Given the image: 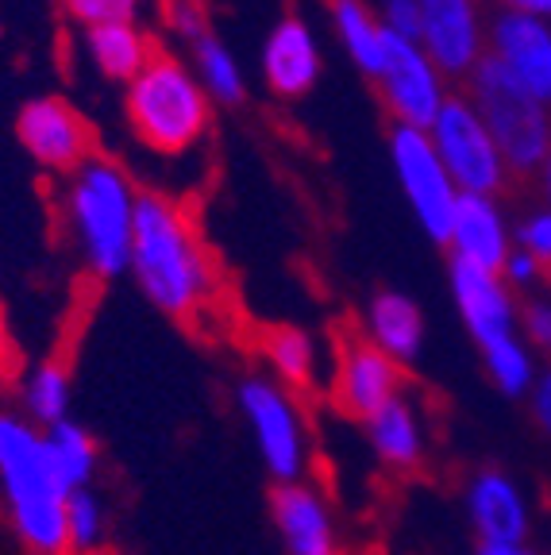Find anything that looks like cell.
Wrapping results in <instances>:
<instances>
[{
    "mask_svg": "<svg viewBox=\"0 0 551 555\" xmlns=\"http://www.w3.org/2000/svg\"><path fill=\"white\" fill-rule=\"evenodd\" d=\"M362 336L371 339L374 347H382L389 359L409 366L424 356L428 321H424V309L409 294L379 289V294H371L367 309H362Z\"/></svg>",
    "mask_w": 551,
    "mask_h": 555,
    "instance_id": "obj_19",
    "label": "cell"
},
{
    "mask_svg": "<svg viewBox=\"0 0 551 555\" xmlns=\"http://www.w3.org/2000/svg\"><path fill=\"white\" fill-rule=\"evenodd\" d=\"M208 0H166V9H201L205 12Z\"/></svg>",
    "mask_w": 551,
    "mask_h": 555,
    "instance_id": "obj_39",
    "label": "cell"
},
{
    "mask_svg": "<svg viewBox=\"0 0 551 555\" xmlns=\"http://www.w3.org/2000/svg\"><path fill=\"white\" fill-rule=\"evenodd\" d=\"M128 278L170 321H193L220 286L216 262L185 205L166 193H139Z\"/></svg>",
    "mask_w": 551,
    "mask_h": 555,
    "instance_id": "obj_1",
    "label": "cell"
},
{
    "mask_svg": "<svg viewBox=\"0 0 551 555\" xmlns=\"http://www.w3.org/2000/svg\"><path fill=\"white\" fill-rule=\"evenodd\" d=\"M104 502L93 486H81V490H69L66 498V537L69 552H93L104 540Z\"/></svg>",
    "mask_w": 551,
    "mask_h": 555,
    "instance_id": "obj_28",
    "label": "cell"
},
{
    "mask_svg": "<svg viewBox=\"0 0 551 555\" xmlns=\"http://www.w3.org/2000/svg\"><path fill=\"white\" fill-rule=\"evenodd\" d=\"M444 247H448L451 262H466V267L501 274V267H505L509 251L517 247V240H513V224H509L498 197L459 193L456 217H451V232Z\"/></svg>",
    "mask_w": 551,
    "mask_h": 555,
    "instance_id": "obj_17",
    "label": "cell"
},
{
    "mask_svg": "<svg viewBox=\"0 0 551 555\" xmlns=\"http://www.w3.org/2000/svg\"><path fill=\"white\" fill-rule=\"evenodd\" d=\"M501 278H505L517 294H533L543 278H548V270H543L540 262L525 251V247H513V251H509V259H505V267H501Z\"/></svg>",
    "mask_w": 551,
    "mask_h": 555,
    "instance_id": "obj_33",
    "label": "cell"
},
{
    "mask_svg": "<svg viewBox=\"0 0 551 555\" xmlns=\"http://www.w3.org/2000/svg\"><path fill=\"white\" fill-rule=\"evenodd\" d=\"M463 509L478 544H528L533 505L525 486L501 467H478L463 486Z\"/></svg>",
    "mask_w": 551,
    "mask_h": 555,
    "instance_id": "obj_14",
    "label": "cell"
},
{
    "mask_svg": "<svg viewBox=\"0 0 551 555\" xmlns=\"http://www.w3.org/2000/svg\"><path fill=\"white\" fill-rule=\"evenodd\" d=\"M513 240L517 247H525L543 270H551V208L548 205H536L528 208L521 224L513 228Z\"/></svg>",
    "mask_w": 551,
    "mask_h": 555,
    "instance_id": "obj_30",
    "label": "cell"
},
{
    "mask_svg": "<svg viewBox=\"0 0 551 555\" xmlns=\"http://www.w3.org/2000/svg\"><path fill=\"white\" fill-rule=\"evenodd\" d=\"M536 178H540V197H543V205L551 208V155L543 158V166H540V173H536Z\"/></svg>",
    "mask_w": 551,
    "mask_h": 555,
    "instance_id": "obj_37",
    "label": "cell"
},
{
    "mask_svg": "<svg viewBox=\"0 0 551 555\" xmlns=\"http://www.w3.org/2000/svg\"><path fill=\"white\" fill-rule=\"evenodd\" d=\"M521 336L551 363V294H528L521 301Z\"/></svg>",
    "mask_w": 551,
    "mask_h": 555,
    "instance_id": "obj_31",
    "label": "cell"
},
{
    "mask_svg": "<svg viewBox=\"0 0 551 555\" xmlns=\"http://www.w3.org/2000/svg\"><path fill=\"white\" fill-rule=\"evenodd\" d=\"M270 520L285 555H339L336 513L312 482H285L270 494Z\"/></svg>",
    "mask_w": 551,
    "mask_h": 555,
    "instance_id": "obj_18",
    "label": "cell"
},
{
    "mask_svg": "<svg viewBox=\"0 0 551 555\" xmlns=\"http://www.w3.org/2000/svg\"><path fill=\"white\" fill-rule=\"evenodd\" d=\"M9 356V321H4V309H0V363Z\"/></svg>",
    "mask_w": 551,
    "mask_h": 555,
    "instance_id": "obj_38",
    "label": "cell"
},
{
    "mask_svg": "<svg viewBox=\"0 0 551 555\" xmlns=\"http://www.w3.org/2000/svg\"><path fill=\"white\" fill-rule=\"evenodd\" d=\"M448 286H451V305H456L474 351H486V347L501 344V339L521 336L517 289L509 286L501 274L466 267V262H451Z\"/></svg>",
    "mask_w": 551,
    "mask_h": 555,
    "instance_id": "obj_13",
    "label": "cell"
},
{
    "mask_svg": "<svg viewBox=\"0 0 551 555\" xmlns=\"http://www.w3.org/2000/svg\"><path fill=\"white\" fill-rule=\"evenodd\" d=\"M474 555H536V552H528V544H478Z\"/></svg>",
    "mask_w": 551,
    "mask_h": 555,
    "instance_id": "obj_36",
    "label": "cell"
},
{
    "mask_svg": "<svg viewBox=\"0 0 551 555\" xmlns=\"http://www.w3.org/2000/svg\"><path fill=\"white\" fill-rule=\"evenodd\" d=\"M69 24L101 27V24H139L143 16V0H59Z\"/></svg>",
    "mask_w": 551,
    "mask_h": 555,
    "instance_id": "obj_29",
    "label": "cell"
},
{
    "mask_svg": "<svg viewBox=\"0 0 551 555\" xmlns=\"http://www.w3.org/2000/svg\"><path fill=\"white\" fill-rule=\"evenodd\" d=\"M374 86H379V96L386 104L389 120L401 124V128H421V131L432 128L444 101L451 96L448 78L428 59V51L417 39H401L394 31H386V62H382Z\"/></svg>",
    "mask_w": 551,
    "mask_h": 555,
    "instance_id": "obj_9",
    "label": "cell"
},
{
    "mask_svg": "<svg viewBox=\"0 0 551 555\" xmlns=\"http://www.w3.org/2000/svg\"><path fill=\"white\" fill-rule=\"evenodd\" d=\"M213 96L193 74L190 59L158 47L155 59L124 86V120L139 147L178 158L201 147L213 131Z\"/></svg>",
    "mask_w": 551,
    "mask_h": 555,
    "instance_id": "obj_4",
    "label": "cell"
},
{
    "mask_svg": "<svg viewBox=\"0 0 551 555\" xmlns=\"http://www.w3.org/2000/svg\"><path fill=\"white\" fill-rule=\"evenodd\" d=\"M505 12H525V16H540L551 20V0H501Z\"/></svg>",
    "mask_w": 551,
    "mask_h": 555,
    "instance_id": "obj_35",
    "label": "cell"
},
{
    "mask_svg": "<svg viewBox=\"0 0 551 555\" xmlns=\"http://www.w3.org/2000/svg\"><path fill=\"white\" fill-rule=\"evenodd\" d=\"M386 147H389V166H394L397 190L406 197L417 228H421L436 247H444L451 232V217H456V205H459V185L451 182L448 166H444V158L432 147L428 131L394 124Z\"/></svg>",
    "mask_w": 551,
    "mask_h": 555,
    "instance_id": "obj_7",
    "label": "cell"
},
{
    "mask_svg": "<svg viewBox=\"0 0 551 555\" xmlns=\"http://www.w3.org/2000/svg\"><path fill=\"white\" fill-rule=\"evenodd\" d=\"M328 20H332V31H336L347 62L362 78H379L382 62H386V27L371 0H332Z\"/></svg>",
    "mask_w": 551,
    "mask_h": 555,
    "instance_id": "obj_22",
    "label": "cell"
},
{
    "mask_svg": "<svg viewBox=\"0 0 551 555\" xmlns=\"http://www.w3.org/2000/svg\"><path fill=\"white\" fill-rule=\"evenodd\" d=\"M525 401H528V416H533V425L551 440V363L540 366V374H536L533 390H528Z\"/></svg>",
    "mask_w": 551,
    "mask_h": 555,
    "instance_id": "obj_34",
    "label": "cell"
},
{
    "mask_svg": "<svg viewBox=\"0 0 551 555\" xmlns=\"http://www.w3.org/2000/svg\"><path fill=\"white\" fill-rule=\"evenodd\" d=\"M235 405L270 482H302L312 460V436L297 393L285 390L274 374H243L235 386Z\"/></svg>",
    "mask_w": 551,
    "mask_h": 555,
    "instance_id": "obj_6",
    "label": "cell"
},
{
    "mask_svg": "<svg viewBox=\"0 0 551 555\" xmlns=\"http://www.w3.org/2000/svg\"><path fill=\"white\" fill-rule=\"evenodd\" d=\"M20 405L31 425L51 428L69 416V371L59 359H43L20 382Z\"/></svg>",
    "mask_w": 551,
    "mask_h": 555,
    "instance_id": "obj_25",
    "label": "cell"
},
{
    "mask_svg": "<svg viewBox=\"0 0 551 555\" xmlns=\"http://www.w3.org/2000/svg\"><path fill=\"white\" fill-rule=\"evenodd\" d=\"M47 451H51L54 467H59L62 482L69 490H81V486H93L97 478V463H101V451H97L93 433L78 425V421H59V425L43 428Z\"/></svg>",
    "mask_w": 551,
    "mask_h": 555,
    "instance_id": "obj_26",
    "label": "cell"
},
{
    "mask_svg": "<svg viewBox=\"0 0 551 555\" xmlns=\"http://www.w3.org/2000/svg\"><path fill=\"white\" fill-rule=\"evenodd\" d=\"M69 555H113V552H104V547H93V552H69Z\"/></svg>",
    "mask_w": 551,
    "mask_h": 555,
    "instance_id": "obj_40",
    "label": "cell"
},
{
    "mask_svg": "<svg viewBox=\"0 0 551 555\" xmlns=\"http://www.w3.org/2000/svg\"><path fill=\"white\" fill-rule=\"evenodd\" d=\"M262 356L267 366L285 390L302 393L317 386L320 371V347L317 339L305 328H293V324H274V328L262 332Z\"/></svg>",
    "mask_w": 551,
    "mask_h": 555,
    "instance_id": "obj_24",
    "label": "cell"
},
{
    "mask_svg": "<svg viewBox=\"0 0 551 555\" xmlns=\"http://www.w3.org/2000/svg\"><path fill=\"white\" fill-rule=\"evenodd\" d=\"M66 498L69 486L47 451L43 428L24 413H0V505L31 555H69Z\"/></svg>",
    "mask_w": 551,
    "mask_h": 555,
    "instance_id": "obj_2",
    "label": "cell"
},
{
    "mask_svg": "<svg viewBox=\"0 0 551 555\" xmlns=\"http://www.w3.org/2000/svg\"><path fill=\"white\" fill-rule=\"evenodd\" d=\"M382 27L401 39H421V0H379L374 4Z\"/></svg>",
    "mask_w": 551,
    "mask_h": 555,
    "instance_id": "obj_32",
    "label": "cell"
},
{
    "mask_svg": "<svg viewBox=\"0 0 551 555\" xmlns=\"http://www.w3.org/2000/svg\"><path fill=\"white\" fill-rule=\"evenodd\" d=\"M259 69L278 101H305L324 74V51H320V39L309 20L297 12L274 20L262 39Z\"/></svg>",
    "mask_w": 551,
    "mask_h": 555,
    "instance_id": "obj_15",
    "label": "cell"
},
{
    "mask_svg": "<svg viewBox=\"0 0 551 555\" xmlns=\"http://www.w3.org/2000/svg\"><path fill=\"white\" fill-rule=\"evenodd\" d=\"M490 54L536 101L551 104V20L501 9L490 24Z\"/></svg>",
    "mask_w": 551,
    "mask_h": 555,
    "instance_id": "obj_16",
    "label": "cell"
},
{
    "mask_svg": "<svg viewBox=\"0 0 551 555\" xmlns=\"http://www.w3.org/2000/svg\"><path fill=\"white\" fill-rule=\"evenodd\" d=\"M81 35H86V54L93 69L116 86H128L158 51V43L143 31V24H101L86 27Z\"/></svg>",
    "mask_w": 551,
    "mask_h": 555,
    "instance_id": "obj_21",
    "label": "cell"
},
{
    "mask_svg": "<svg viewBox=\"0 0 551 555\" xmlns=\"http://www.w3.org/2000/svg\"><path fill=\"white\" fill-rule=\"evenodd\" d=\"M401 393H406V366L397 359H389L367 336H351L339 344L332 382H328V401L339 416L362 425Z\"/></svg>",
    "mask_w": 551,
    "mask_h": 555,
    "instance_id": "obj_11",
    "label": "cell"
},
{
    "mask_svg": "<svg viewBox=\"0 0 551 555\" xmlns=\"http://www.w3.org/2000/svg\"><path fill=\"white\" fill-rule=\"evenodd\" d=\"M483 359V371L490 378V386L501 393V398H513V401H525L528 390H533L536 374H540V363H536V351L528 347L525 336H513V339H501V344L486 347L478 351Z\"/></svg>",
    "mask_w": 551,
    "mask_h": 555,
    "instance_id": "obj_27",
    "label": "cell"
},
{
    "mask_svg": "<svg viewBox=\"0 0 551 555\" xmlns=\"http://www.w3.org/2000/svg\"><path fill=\"white\" fill-rule=\"evenodd\" d=\"M428 139L436 155L448 166L451 182L459 185V193H486V197H501V190L509 185V166L501 158L498 143H494L490 128L478 116L474 101L466 93H451L439 108V116L432 120Z\"/></svg>",
    "mask_w": 551,
    "mask_h": 555,
    "instance_id": "obj_8",
    "label": "cell"
},
{
    "mask_svg": "<svg viewBox=\"0 0 551 555\" xmlns=\"http://www.w3.org/2000/svg\"><path fill=\"white\" fill-rule=\"evenodd\" d=\"M448 81H466L490 54V27L478 0H421V39Z\"/></svg>",
    "mask_w": 551,
    "mask_h": 555,
    "instance_id": "obj_12",
    "label": "cell"
},
{
    "mask_svg": "<svg viewBox=\"0 0 551 555\" xmlns=\"http://www.w3.org/2000/svg\"><path fill=\"white\" fill-rule=\"evenodd\" d=\"M185 43H190L193 74H197V81L205 86V93L213 96V104L235 108V104L247 101V78H243L240 59H235V51L213 31V27L197 31L193 39H185Z\"/></svg>",
    "mask_w": 551,
    "mask_h": 555,
    "instance_id": "obj_23",
    "label": "cell"
},
{
    "mask_svg": "<svg viewBox=\"0 0 551 555\" xmlns=\"http://www.w3.org/2000/svg\"><path fill=\"white\" fill-rule=\"evenodd\" d=\"M362 433L367 443L379 455L382 467L389 470H417L424 463V451H428V428H424V416L413 401L401 393V398L386 401L374 416L362 421Z\"/></svg>",
    "mask_w": 551,
    "mask_h": 555,
    "instance_id": "obj_20",
    "label": "cell"
},
{
    "mask_svg": "<svg viewBox=\"0 0 551 555\" xmlns=\"http://www.w3.org/2000/svg\"><path fill=\"white\" fill-rule=\"evenodd\" d=\"M16 139L39 170L54 178L86 166L93 158V128L66 96H31L16 113Z\"/></svg>",
    "mask_w": 551,
    "mask_h": 555,
    "instance_id": "obj_10",
    "label": "cell"
},
{
    "mask_svg": "<svg viewBox=\"0 0 551 555\" xmlns=\"http://www.w3.org/2000/svg\"><path fill=\"white\" fill-rule=\"evenodd\" d=\"M466 96L490 128L509 173H540L551 155V104L536 101L525 86L509 78L494 54H486L466 78Z\"/></svg>",
    "mask_w": 551,
    "mask_h": 555,
    "instance_id": "obj_5",
    "label": "cell"
},
{
    "mask_svg": "<svg viewBox=\"0 0 551 555\" xmlns=\"http://www.w3.org/2000/svg\"><path fill=\"white\" fill-rule=\"evenodd\" d=\"M139 190L120 163L93 155L62 185V228L81 270L97 282L128 274Z\"/></svg>",
    "mask_w": 551,
    "mask_h": 555,
    "instance_id": "obj_3",
    "label": "cell"
}]
</instances>
